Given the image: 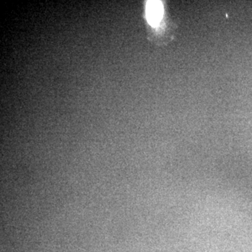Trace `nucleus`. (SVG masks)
I'll return each instance as SVG.
<instances>
[{
    "label": "nucleus",
    "instance_id": "1",
    "mask_svg": "<svg viewBox=\"0 0 252 252\" xmlns=\"http://www.w3.org/2000/svg\"><path fill=\"white\" fill-rule=\"evenodd\" d=\"M147 14L149 23L157 25L160 21L162 14V6L160 1H149L147 4Z\"/></svg>",
    "mask_w": 252,
    "mask_h": 252
}]
</instances>
